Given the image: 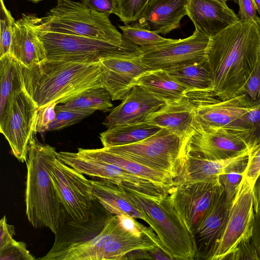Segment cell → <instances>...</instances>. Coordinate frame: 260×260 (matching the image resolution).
I'll list each match as a JSON object with an SVG mask.
<instances>
[{
	"label": "cell",
	"instance_id": "36",
	"mask_svg": "<svg viewBox=\"0 0 260 260\" xmlns=\"http://www.w3.org/2000/svg\"><path fill=\"white\" fill-rule=\"evenodd\" d=\"M149 0H117L116 15L125 24L137 21Z\"/></svg>",
	"mask_w": 260,
	"mask_h": 260
},
{
	"label": "cell",
	"instance_id": "32",
	"mask_svg": "<svg viewBox=\"0 0 260 260\" xmlns=\"http://www.w3.org/2000/svg\"><path fill=\"white\" fill-rule=\"evenodd\" d=\"M249 154L227 166L219 175L227 201L232 204L245 174Z\"/></svg>",
	"mask_w": 260,
	"mask_h": 260
},
{
	"label": "cell",
	"instance_id": "44",
	"mask_svg": "<svg viewBox=\"0 0 260 260\" xmlns=\"http://www.w3.org/2000/svg\"><path fill=\"white\" fill-rule=\"evenodd\" d=\"M15 235L14 226L8 224L6 216H4L0 222V252L17 242L13 238Z\"/></svg>",
	"mask_w": 260,
	"mask_h": 260
},
{
	"label": "cell",
	"instance_id": "16",
	"mask_svg": "<svg viewBox=\"0 0 260 260\" xmlns=\"http://www.w3.org/2000/svg\"><path fill=\"white\" fill-rule=\"evenodd\" d=\"M167 102L139 85L133 86L121 103L113 109L103 124L108 128L146 122Z\"/></svg>",
	"mask_w": 260,
	"mask_h": 260
},
{
	"label": "cell",
	"instance_id": "7",
	"mask_svg": "<svg viewBox=\"0 0 260 260\" xmlns=\"http://www.w3.org/2000/svg\"><path fill=\"white\" fill-rule=\"evenodd\" d=\"M188 140L162 128L139 142L104 148L150 168L169 173L174 179L186 154Z\"/></svg>",
	"mask_w": 260,
	"mask_h": 260
},
{
	"label": "cell",
	"instance_id": "4",
	"mask_svg": "<svg viewBox=\"0 0 260 260\" xmlns=\"http://www.w3.org/2000/svg\"><path fill=\"white\" fill-rule=\"evenodd\" d=\"M107 14L87 8L82 3L57 0V5L43 17L39 27L44 30L101 40L117 45L124 40Z\"/></svg>",
	"mask_w": 260,
	"mask_h": 260
},
{
	"label": "cell",
	"instance_id": "31",
	"mask_svg": "<svg viewBox=\"0 0 260 260\" xmlns=\"http://www.w3.org/2000/svg\"><path fill=\"white\" fill-rule=\"evenodd\" d=\"M109 92L104 87L89 88L62 105L72 109L107 111L113 107Z\"/></svg>",
	"mask_w": 260,
	"mask_h": 260
},
{
	"label": "cell",
	"instance_id": "40",
	"mask_svg": "<svg viewBox=\"0 0 260 260\" xmlns=\"http://www.w3.org/2000/svg\"><path fill=\"white\" fill-rule=\"evenodd\" d=\"M1 260H34L36 258L27 250L25 243L17 241L0 252Z\"/></svg>",
	"mask_w": 260,
	"mask_h": 260
},
{
	"label": "cell",
	"instance_id": "6",
	"mask_svg": "<svg viewBox=\"0 0 260 260\" xmlns=\"http://www.w3.org/2000/svg\"><path fill=\"white\" fill-rule=\"evenodd\" d=\"M37 29L49 59L92 63L107 57L141 54L139 47L124 40L122 44L117 45L78 35L46 31L39 27L38 22Z\"/></svg>",
	"mask_w": 260,
	"mask_h": 260
},
{
	"label": "cell",
	"instance_id": "49",
	"mask_svg": "<svg viewBox=\"0 0 260 260\" xmlns=\"http://www.w3.org/2000/svg\"><path fill=\"white\" fill-rule=\"evenodd\" d=\"M29 1H30L34 3H38L40 1H43V0H28Z\"/></svg>",
	"mask_w": 260,
	"mask_h": 260
},
{
	"label": "cell",
	"instance_id": "19",
	"mask_svg": "<svg viewBox=\"0 0 260 260\" xmlns=\"http://www.w3.org/2000/svg\"><path fill=\"white\" fill-rule=\"evenodd\" d=\"M186 9L195 28L209 38L240 21L225 1L187 0Z\"/></svg>",
	"mask_w": 260,
	"mask_h": 260
},
{
	"label": "cell",
	"instance_id": "3",
	"mask_svg": "<svg viewBox=\"0 0 260 260\" xmlns=\"http://www.w3.org/2000/svg\"><path fill=\"white\" fill-rule=\"evenodd\" d=\"M55 148L34 137L26 162V215L35 228L46 227L54 234L69 221L60 195L50 177L48 164Z\"/></svg>",
	"mask_w": 260,
	"mask_h": 260
},
{
	"label": "cell",
	"instance_id": "46",
	"mask_svg": "<svg viewBox=\"0 0 260 260\" xmlns=\"http://www.w3.org/2000/svg\"><path fill=\"white\" fill-rule=\"evenodd\" d=\"M149 253L153 259H172L170 256L167 254L161 248L155 247L154 248L148 250Z\"/></svg>",
	"mask_w": 260,
	"mask_h": 260
},
{
	"label": "cell",
	"instance_id": "34",
	"mask_svg": "<svg viewBox=\"0 0 260 260\" xmlns=\"http://www.w3.org/2000/svg\"><path fill=\"white\" fill-rule=\"evenodd\" d=\"M95 111L91 109H72L62 105L55 107V117L50 124L48 131L59 130L74 124L90 116Z\"/></svg>",
	"mask_w": 260,
	"mask_h": 260
},
{
	"label": "cell",
	"instance_id": "23",
	"mask_svg": "<svg viewBox=\"0 0 260 260\" xmlns=\"http://www.w3.org/2000/svg\"><path fill=\"white\" fill-rule=\"evenodd\" d=\"M93 194L100 203L114 215L126 214L144 220L151 228L152 222L148 216L139 209L127 196L121 185L108 180H90Z\"/></svg>",
	"mask_w": 260,
	"mask_h": 260
},
{
	"label": "cell",
	"instance_id": "21",
	"mask_svg": "<svg viewBox=\"0 0 260 260\" xmlns=\"http://www.w3.org/2000/svg\"><path fill=\"white\" fill-rule=\"evenodd\" d=\"M196 105L187 97L167 104L146 121L165 128L178 136L189 138L197 124Z\"/></svg>",
	"mask_w": 260,
	"mask_h": 260
},
{
	"label": "cell",
	"instance_id": "8",
	"mask_svg": "<svg viewBox=\"0 0 260 260\" xmlns=\"http://www.w3.org/2000/svg\"><path fill=\"white\" fill-rule=\"evenodd\" d=\"M38 109L23 86L11 93L0 113V132L21 162H26L30 142L37 133Z\"/></svg>",
	"mask_w": 260,
	"mask_h": 260
},
{
	"label": "cell",
	"instance_id": "39",
	"mask_svg": "<svg viewBox=\"0 0 260 260\" xmlns=\"http://www.w3.org/2000/svg\"><path fill=\"white\" fill-rule=\"evenodd\" d=\"M225 259H260L252 239L241 241Z\"/></svg>",
	"mask_w": 260,
	"mask_h": 260
},
{
	"label": "cell",
	"instance_id": "43",
	"mask_svg": "<svg viewBox=\"0 0 260 260\" xmlns=\"http://www.w3.org/2000/svg\"><path fill=\"white\" fill-rule=\"evenodd\" d=\"M87 8L109 15L115 13L117 0H81Z\"/></svg>",
	"mask_w": 260,
	"mask_h": 260
},
{
	"label": "cell",
	"instance_id": "48",
	"mask_svg": "<svg viewBox=\"0 0 260 260\" xmlns=\"http://www.w3.org/2000/svg\"><path fill=\"white\" fill-rule=\"evenodd\" d=\"M254 21L257 27L258 33L260 36V18L258 16L255 20Z\"/></svg>",
	"mask_w": 260,
	"mask_h": 260
},
{
	"label": "cell",
	"instance_id": "26",
	"mask_svg": "<svg viewBox=\"0 0 260 260\" xmlns=\"http://www.w3.org/2000/svg\"><path fill=\"white\" fill-rule=\"evenodd\" d=\"M139 85L167 103L186 97L188 89L173 78L167 71L150 70L138 77L134 85Z\"/></svg>",
	"mask_w": 260,
	"mask_h": 260
},
{
	"label": "cell",
	"instance_id": "41",
	"mask_svg": "<svg viewBox=\"0 0 260 260\" xmlns=\"http://www.w3.org/2000/svg\"><path fill=\"white\" fill-rule=\"evenodd\" d=\"M57 103L53 102L44 107L39 108L36 132L44 133L48 131L50 124L55 117V107Z\"/></svg>",
	"mask_w": 260,
	"mask_h": 260
},
{
	"label": "cell",
	"instance_id": "17",
	"mask_svg": "<svg viewBox=\"0 0 260 260\" xmlns=\"http://www.w3.org/2000/svg\"><path fill=\"white\" fill-rule=\"evenodd\" d=\"M224 191L214 201L193 234L197 259L211 260L223 235L231 206Z\"/></svg>",
	"mask_w": 260,
	"mask_h": 260
},
{
	"label": "cell",
	"instance_id": "18",
	"mask_svg": "<svg viewBox=\"0 0 260 260\" xmlns=\"http://www.w3.org/2000/svg\"><path fill=\"white\" fill-rule=\"evenodd\" d=\"M39 19L35 14H22L14 25L9 53L27 68L47 59L45 48L38 36Z\"/></svg>",
	"mask_w": 260,
	"mask_h": 260
},
{
	"label": "cell",
	"instance_id": "37",
	"mask_svg": "<svg viewBox=\"0 0 260 260\" xmlns=\"http://www.w3.org/2000/svg\"><path fill=\"white\" fill-rule=\"evenodd\" d=\"M238 94L244 95L254 106L260 104V52L250 75Z\"/></svg>",
	"mask_w": 260,
	"mask_h": 260
},
{
	"label": "cell",
	"instance_id": "24",
	"mask_svg": "<svg viewBox=\"0 0 260 260\" xmlns=\"http://www.w3.org/2000/svg\"><path fill=\"white\" fill-rule=\"evenodd\" d=\"M249 153L248 150L237 156L222 160H211L186 153L174 179L175 185L183 182L207 180L218 176L227 166Z\"/></svg>",
	"mask_w": 260,
	"mask_h": 260
},
{
	"label": "cell",
	"instance_id": "5",
	"mask_svg": "<svg viewBox=\"0 0 260 260\" xmlns=\"http://www.w3.org/2000/svg\"><path fill=\"white\" fill-rule=\"evenodd\" d=\"M125 190L134 204L151 219V228L156 233L162 249L172 259H197L193 237L173 207L169 195L155 200Z\"/></svg>",
	"mask_w": 260,
	"mask_h": 260
},
{
	"label": "cell",
	"instance_id": "20",
	"mask_svg": "<svg viewBox=\"0 0 260 260\" xmlns=\"http://www.w3.org/2000/svg\"><path fill=\"white\" fill-rule=\"evenodd\" d=\"M187 0H149L137 21L132 23L156 34L166 35L180 27L187 15Z\"/></svg>",
	"mask_w": 260,
	"mask_h": 260
},
{
	"label": "cell",
	"instance_id": "45",
	"mask_svg": "<svg viewBox=\"0 0 260 260\" xmlns=\"http://www.w3.org/2000/svg\"><path fill=\"white\" fill-rule=\"evenodd\" d=\"M239 5L238 16L243 21L254 20L258 16L253 0H237Z\"/></svg>",
	"mask_w": 260,
	"mask_h": 260
},
{
	"label": "cell",
	"instance_id": "29",
	"mask_svg": "<svg viewBox=\"0 0 260 260\" xmlns=\"http://www.w3.org/2000/svg\"><path fill=\"white\" fill-rule=\"evenodd\" d=\"M21 64L10 53L0 57V113L11 93L23 87Z\"/></svg>",
	"mask_w": 260,
	"mask_h": 260
},
{
	"label": "cell",
	"instance_id": "15",
	"mask_svg": "<svg viewBox=\"0 0 260 260\" xmlns=\"http://www.w3.org/2000/svg\"><path fill=\"white\" fill-rule=\"evenodd\" d=\"M113 214L95 198L89 219L87 221H69L55 234L53 245L40 260H52L60 252L85 242L99 234Z\"/></svg>",
	"mask_w": 260,
	"mask_h": 260
},
{
	"label": "cell",
	"instance_id": "47",
	"mask_svg": "<svg viewBox=\"0 0 260 260\" xmlns=\"http://www.w3.org/2000/svg\"><path fill=\"white\" fill-rule=\"evenodd\" d=\"M256 8L257 10V12L258 13L259 17L260 18V0H253Z\"/></svg>",
	"mask_w": 260,
	"mask_h": 260
},
{
	"label": "cell",
	"instance_id": "13",
	"mask_svg": "<svg viewBox=\"0 0 260 260\" xmlns=\"http://www.w3.org/2000/svg\"><path fill=\"white\" fill-rule=\"evenodd\" d=\"M248 150L243 140L229 129L197 125L186 147V153L211 160L233 158Z\"/></svg>",
	"mask_w": 260,
	"mask_h": 260
},
{
	"label": "cell",
	"instance_id": "1",
	"mask_svg": "<svg viewBox=\"0 0 260 260\" xmlns=\"http://www.w3.org/2000/svg\"><path fill=\"white\" fill-rule=\"evenodd\" d=\"M260 52V36L254 20L243 21L210 37L206 57L213 90L221 100L239 92L250 75Z\"/></svg>",
	"mask_w": 260,
	"mask_h": 260
},
{
	"label": "cell",
	"instance_id": "22",
	"mask_svg": "<svg viewBox=\"0 0 260 260\" xmlns=\"http://www.w3.org/2000/svg\"><path fill=\"white\" fill-rule=\"evenodd\" d=\"M124 229L119 217L112 215L97 236L60 252L52 260H103L109 242Z\"/></svg>",
	"mask_w": 260,
	"mask_h": 260
},
{
	"label": "cell",
	"instance_id": "25",
	"mask_svg": "<svg viewBox=\"0 0 260 260\" xmlns=\"http://www.w3.org/2000/svg\"><path fill=\"white\" fill-rule=\"evenodd\" d=\"M78 152L118 166L133 174L156 183L171 187L175 186L174 178L169 173L150 168L108 151L104 147L100 149L78 148Z\"/></svg>",
	"mask_w": 260,
	"mask_h": 260
},
{
	"label": "cell",
	"instance_id": "42",
	"mask_svg": "<svg viewBox=\"0 0 260 260\" xmlns=\"http://www.w3.org/2000/svg\"><path fill=\"white\" fill-rule=\"evenodd\" d=\"M249 152L245 176L247 180L253 185L260 174V142Z\"/></svg>",
	"mask_w": 260,
	"mask_h": 260
},
{
	"label": "cell",
	"instance_id": "12",
	"mask_svg": "<svg viewBox=\"0 0 260 260\" xmlns=\"http://www.w3.org/2000/svg\"><path fill=\"white\" fill-rule=\"evenodd\" d=\"M252 187L244 174L232 203L223 235L211 260L225 259L241 241L252 239L254 221Z\"/></svg>",
	"mask_w": 260,
	"mask_h": 260
},
{
	"label": "cell",
	"instance_id": "28",
	"mask_svg": "<svg viewBox=\"0 0 260 260\" xmlns=\"http://www.w3.org/2000/svg\"><path fill=\"white\" fill-rule=\"evenodd\" d=\"M188 91L213 90V81L206 58L168 71Z\"/></svg>",
	"mask_w": 260,
	"mask_h": 260
},
{
	"label": "cell",
	"instance_id": "35",
	"mask_svg": "<svg viewBox=\"0 0 260 260\" xmlns=\"http://www.w3.org/2000/svg\"><path fill=\"white\" fill-rule=\"evenodd\" d=\"M0 57L10 53L15 20L7 9L4 0H0Z\"/></svg>",
	"mask_w": 260,
	"mask_h": 260
},
{
	"label": "cell",
	"instance_id": "14",
	"mask_svg": "<svg viewBox=\"0 0 260 260\" xmlns=\"http://www.w3.org/2000/svg\"><path fill=\"white\" fill-rule=\"evenodd\" d=\"M104 87L113 101L123 100L134 86L136 79L150 69L140 56H115L100 61Z\"/></svg>",
	"mask_w": 260,
	"mask_h": 260
},
{
	"label": "cell",
	"instance_id": "51",
	"mask_svg": "<svg viewBox=\"0 0 260 260\" xmlns=\"http://www.w3.org/2000/svg\"><path fill=\"white\" fill-rule=\"evenodd\" d=\"M235 1H236V0H235Z\"/></svg>",
	"mask_w": 260,
	"mask_h": 260
},
{
	"label": "cell",
	"instance_id": "11",
	"mask_svg": "<svg viewBox=\"0 0 260 260\" xmlns=\"http://www.w3.org/2000/svg\"><path fill=\"white\" fill-rule=\"evenodd\" d=\"M209 38L195 28L192 35L186 38L140 47V58L150 70L168 71L205 59Z\"/></svg>",
	"mask_w": 260,
	"mask_h": 260
},
{
	"label": "cell",
	"instance_id": "38",
	"mask_svg": "<svg viewBox=\"0 0 260 260\" xmlns=\"http://www.w3.org/2000/svg\"><path fill=\"white\" fill-rule=\"evenodd\" d=\"M254 221L252 242L260 259V174L252 187Z\"/></svg>",
	"mask_w": 260,
	"mask_h": 260
},
{
	"label": "cell",
	"instance_id": "27",
	"mask_svg": "<svg viewBox=\"0 0 260 260\" xmlns=\"http://www.w3.org/2000/svg\"><path fill=\"white\" fill-rule=\"evenodd\" d=\"M161 128L146 122L128 124L108 128L100 138L103 147L126 145L145 140Z\"/></svg>",
	"mask_w": 260,
	"mask_h": 260
},
{
	"label": "cell",
	"instance_id": "2",
	"mask_svg": "<svg viewBox=\"0 0 260 260\" xmlns=\"http://www.w3.org/2000/svg\"><path fill=\"white\" fill-rule=\"evenodd\" d=\"M21 66L24 88L38 108L64 104L89 88L104 86L100 62L47 58L29 68Z\"/></svg>",
	"mask_w": 260,
	"mask_h": 260
},
{
	"label": "cell",
	"instance_id": "33",
	"mask_svg": "<svg viewBox=\"0 0 260 260\" xmlns=\"http://www.w3.org/2000/svg\"><path fill=\"white\" fill-rule=\"evenodd\" d=\"M118 27L122 30L123 40L139 47L164 44L175 40L163 38L158 34L133 24Z\"/></svg>",
	"mask_w": 260,
	"mask_h": 260
},
{
	"label": "cell",
	"instance_id": "30",
	"mask_svg": "<svg viewBox=\"0 0 260 260\" xmlns=\"http://www.w3.org/2000/svg\"><path fill=\"white\" fill-rule=\"evenodd\" d=\"M231 131L246 144L249 151L260 142V104L253 106L237 121Z\"/></svg>",
	"mask_w": 260,
	"mask_h": 260
},
{
	"label": "cell",
	"instance_id": "50",
	"mask_svg": "<svg viewBox=\"0 0 260 260\" xmlns=\"http://www.w3.org/2000/svg\"><path fill=\"white\" fill-rule=\"evenodd\" d=\"M219 1H225V2H226L228 0H219Z\"/></svg>",
	"mask_w": 260,
	"mask_h": 260
},
{
	"label": "cell",
	"instance_id": "9",
	"mask_svg": "<svg viewBox=\"0 0 260 260\" xmlns=\"http://www.w3.org/2000/svg\"><path fill=\"white\" fill-rule=\"evenodd\" d=\"M56 151L50 158L48 170L69 221H87L95 198L90 180L59 160L56 157Z\"/></svg>",
	"mask_w": 260,
	"mask_h": 260
},
{
	"label": "cell",
	"instance_id": "10",
	"mask_svg": "<svg viewBox=\"0 0 260 260\" xmlns=\"http://www.w3.org/2000/svg\"><path fill=\"white\" fill-rule=\"evenodd\" d=\"M223 191L218 176L207 180L178 183L172 188L169 196L175 210L193 236L211 206Z\"/></svg>",
	"mask_w": 260,
	"mask_h": 260
}]
</instances>
